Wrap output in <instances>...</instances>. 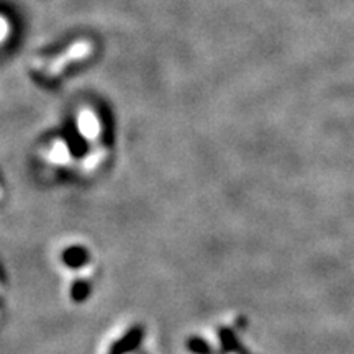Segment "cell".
Listing matches in <instances>:
<instances>
[{
  "label": "cell",
  "instance_id": "6da1fadb",
  "mask_svg": "<svg viewBox=\"0 0 354 354\" xmlns=\"http://www.w3.org/2000/svg\"><path fill=\"white\" fill-rule=\"evenodd\" d=\"M88 50H91V44L88 43L73 44L69 51H64L66 55L63 57H59V59H55V61L51 59L46 66H43L41 73L44 74V76H56V74H59L64 68H68V64L71 63V61L81 59V57L88 55L87 53Z\"/></svg>",
  "mask_w": 354,
  "mask_h": 354
}]
</instances>
